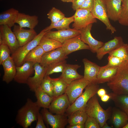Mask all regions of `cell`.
<instances>
[{
    "instance_id": "6da1fadb",
    "label": "cell",
    "mask_w": 128,
    "mask_h": 128,
    "mask_svg": "<svg viewBox=\"0 0 128 128\" xmlns=\"http://www.w3.org/2000/svg\"><path fill=\"white\" fill-rule=\"evenodd\" d=\"M41 108L36 102L28 98L25 104L18 110L15 119L17 123L23 128H27L37 120Z\"/></svg>"
},
{
    "instance_id": "7a4b0ae2",
    "label": "cell",
    "mask_w": 128,
    "mask_h": 128,
    "mask_svg": "<svg viewBox=\"0 0 128 128\" xmlns=\"http://www.w3.org/2000/svg\"><path fill=\"white\" fill-rule=\"evenodd\" d=\"M107 85L115 94H128V60L118 67L116 75L107 82Z\"/></svg>"
},
{
    "instance_id": "3957f363",
    "label": "cell",
    "mask_w": 128,
    "mask_h": 128,
    "mask_svg": "<svg viewBox=\"0 0 128 128\" xmlns=\"http://www.w3.org/2000/svg\"><path fill=\"white\" fill-rule=\"evenodd\" d=\"M86 109L87 115L95 118L98 122L101 128H102L106 123L112 113V108L110 107L106 110L101 107L96 94L89 100Z\"/></svg>"
},
{
    "instance_id": "277c9868",
    "label": "cell",
    "mask_w": 128,
    "mask_h": 128,
    "mask_svg": "<svg viewBox=\"0 0 128 128\" xmlns=\"http://www.w3.org/2000/svg\"><path fill=\"white\" fill-rule=\"evenodd\" d=\"M98 83H90L85 88L84 92L70 105L66 113L67 115L86 106L89 100L97 93L99 89Z\"/></svg>"
},
{
    "instance_id": "5b68a950",
    "label": "cell",
    "mask_w": 128,
    "mask_h": 128,
    "mask_svg": "<svg viewBox=\"0 0 128 128\" xmlns=\"http://www.w3.org/2000/svg\"><path fill=\"white\" fill-rule=\"evenodd\" d=\"M47 32L43 30L33 39L24 45L19 47L12 54L11 56L16 67L20 66L23 64L25 57L27 54L39 45L41 39Z\"/></svg>"
},
{
    "instance_id": "8992f818",
    "label": "cell",
    "mask_w": 128,
    "mask_h": 128,
    "mask_svg": "<svg viewBox=\"0 0 128 128\" xmlns=\"http://www.w3.org/2000/svg\"><path fill=\"white\" fill-rule=\"evenodd\" d=\"M93 8L91 11L93 16L105 24L106 29L110 31L112 34L116 31L115 28L111 24L109 20L105 0H94Z\"/></svg>"
},
{
    "instance_id": "52a82bcc",
    "label": "cell",
    "mask_w": 128,
    "mask_h": 128,
    "mask_svg": "<svg viewBox=\"0 0 128 128\" xmlns=\"http://www.w3.org/2000/svg\"><path fill=\"white\" fill-rule=\"evenodd\" d=\"M44 120L52 128H64L68 123L66 113L53 114L47 109L43 108L40 112Z\"/></svg>"
},
{
    "instance_id": "ba28073f",
    "label": "cell",
    "mask_w": 128,
    "mask_h": 128,
    "mask_svg": "<svg viewBox=\"0 0 128 128\" xmlns=\"http://www.w3.org/2000/svg\"><path fill=\"white\" fill-rule=\"evenodd\" d=\"M75 11L73 15L74 21L72 25L73 28L80 30L90 24L97 22L96 18L93 16L91 11L80 8Z\"/></svg>"
},
{
    "instance_id": "9c48e42d",
    "label": "cell",
    "mask_w": 128,
    "mask_h": 128,
    "mask_svg": "<svg viewBox=\"0 0 128 128\" xmlns=\"http://www.w3.org/2000/svg\"><path fill=\"white\" fill-rule=\"evenodd\" d=\"M90 83L83 77L75 80L68 85L65 93L69 98L70 105L82 94L83 89Z\"/></svg>"
},
{
    "instance_id": "30bf717a",
    "label": "cell",
    "mask_w": 128,
    "mask_h": 128,
    "mask_svg": "<svg viewBox=\"0 0 128 128\" xmlns=\"http://www.w3.org/2000/svg\"><path fill=\"white\" fill-rule=\"evenodd\" d=\"M4 43L9 48L11 54L20 47L18 41L11 29V27L6 25L0 26V44Z\"/></svg>"
},
{
    "instance_id": "8fae6325",
    "label": "cell",
    "mask_w": 128,
    "mask_h": 128,
    "mask_svg": "<svg viewBox=\"0 0 128 128\" xmlns=\"http://www.w3.org/2000/svg\"><path fill=\"white\" fill-rule=\"evenodd\" d=\"M34 74L29 78L27 83L30 90L34 92L39 87L46 76L47 66H44L36 63L34 65Z\"/></svg>"
},
{
    "instance_id": "7c38bea8",
    "label": "cell",
    "mask_w": 128,
    "mask_h": 128,
    "mask_svg": "<svg viewBox=\"0 0 128 128\" xmlns=\"http://www.w3.org/2000/svg\"><path fill=\"white\" fill-rule=\"evenodd\" d=\"M92 25V24H90L80 30V37L82 41L89 46L91 51L95 53L104 43L96 40L92 36L91 32Z\"/></svg>"
},
{
    "instance_id": "4fadbf2b",
    "label": "cell",
    "mask_w": 128,
    "mask_h": 128,
    "mask_svg": "<svg viewBox=\"0 0 128 128\" xmlns=\"http://www.w3.org/2000/svg\"><path fill=\"white\" fill-rule=\"evenodd\" d=\"M80 30L73 28L58 30L56 31H50L44 36L53 39L62 44L66 41L80 35Z\"/></svg>"
},
{
    "instance_id": "5bb4252c",
    "label": "cell",
    "mask_w": 128,
    "mask_h": 128,
    "mask_svg": "<svg viewBox=\"0 0 128 128\" xmlns=\"http://www.w3.org/2000/svg\"><path fill=\"white\" fill-rule=\"evenodd\" d=\"M34 64L32 62L26 61L21 66L16 67L14 81L19 84H27L28 79L34 71Z\"/></svg>"
},
{
    "instance_id": "9a60e30c",
    "label": "cell",
    "mask_w": 128,
    "mask_h": 128,
    "mask_svg": "<svg viewBox=\"0 0 128 128\" xmlns=\"http://www.w3.org/2000/svg\"><path fill=\"white\" fill-rule=\"evenodd\" d=\"M70 105L69 98L65 93L54 97L48 108L52 113L61 114L65 113Z\"/></svg>"
},
{
    "instance_id": "2e32d148",
    "label": "cell",
    "mask_w": 128,
    "mask_h": 128,
    "mask_svg": "<svg viewBox=\"0 0 128 128\" xmlns=\"http://www.w3.org/2000/svg\"><path fill=\"white\" fill-rule=\"evenodd\" d=\"M61 47L65 54L82 50H90L89 46L81 40L80 35L66 41L62 44Z\"/></svg>"
},
{
    "instance_id": "e0dca14e",
    "label": "cell",
    "mask_w": 128,
    "mask_h": 128,
    "mask_svg": "<svg viewBox=\"0 0 128 128\" xmlns=\"http://www.w3.org/2000/svg\"><path fill=\"white\" fill-rule=\"evenodd\" d=\"M13 31L18 41L20 47L33 39L37 35L34 29H26L15 25Z\"/></svg>"
},
{
    "instance_id": "ac0fdd59",
    "label": "cell",
    "mask_w": 128,
    "mask_h": 128,
    "mask_svg": "<svg viewBox=\"0 0 128 128\" xmlns=\"http://www.w3.org/2000/svg\"><path fill=\"white\" fill-rule=\"evenodd\" d=\"M68 58L61 47L53 50L45 52L43 55L40 65L47 66L53 63L66 59Z\"/></svg>"
},
{
    "instance_id": "d6986e66",
    "label": "cell",
    "mask_w": 128,
    "mask_h": 128,
    "mask_svg": "<svg viewBox=\"0 0 128 128\" xmlns=\"http://www.w3.org/2000/svg\"><path fill=\"white\" fill-rule=\"evenodd\" d=\"M84 65V78L90 83H98L97 76L101 67L86 58L82 60Z\"/></svg>"
},
{
    "instance_id": "ffe728a7",
    "label": "cell",
    "mask_w": 128,
    "mask_h": 128,
    "mask_svg": "<svg viewBox=\"0 0 128 128\" xmlns=\"http://www.w3.org/2000/svg\"><path fill=\"white\" fill-rule=\"evenodd\" d=\"M124 43L121 37H115L112 39L104 43L96 52V57L99 60H101L103 56L120 47Z\"/></svg>"
},
{
    "instance_id": "44dd1931",
    "label": "cell",
    "mask_w": 128,
    "mask_h": 128,
    "mask_svg": "<svg viewBox=\"0 0 128 128\" xmlns=\"http://www.w3.org/2000/svg\"><path fill=\"white\" fill-rule=\"evenodd\" d=\"M81 67L78 64H66L65 69L59 77L68 84L73 81L82 78L83 76L77 72V69Z\"/></svg>"
},
{
    "instance_id": "7402d4cb",
    "label": "cell",
    "mask_w": 128,
    "mask_h": 128,
    "mask_svg": "<svg viewBox=\"0 0 128 128\" xmlns=\"http://www.w3.org/2000/svg\"><path fill=\"white\" fill-rule=\"evenodd\" d=\"M122 0H105L109 19L118 21L120 14Z\"/></svg>"
},
{
    "instance_id": "603a6c76",
    "label": "cell",
    "mask_w": 128,
    "mask_h": 128,
    "mask_svg": "<svg viewBox=\"0 0 128 128\" xmlns=\"http://www.w3.org/2000/svg\"><path fill=\"white\" fill-rule=\"evenodd\" d=\"M1 65L4 70L2 80L8 84L14 80L16 72V66L11 56L3 62Z\"/></svg>"
},
{
    "instance_id": "cb8c5ba5",
    "label": "cell",
    "mask_w": 128,
    "mask_h": 128,
    "mask_svg": "<svg viewBox=\"0 0 128 128\" xmlns=\"http://www.w3.org/2000/svg\"><path fill=\"white\" fill-rule=\"evenodd\" d=\"M39 22L38 17L36 15H30L19 12L16 23L22 28L27 27L34 29Z\"/></svg>"
},
{
    "instance_id": "d4e9b609",
    "label": "cell",
    "mask_w": 128,
    "mask_h": 128,
    "mask_svg": "<svg viewBox=\"0 0 128 128\" xmlns=\"http://www.w3.org/2000/svg\"><path fill=\"white\" fill-rule=\"evenodd\" d=\"M19 12L18 10L12 8L1 13L0 14V25H6L11 27L14 26Z\"/></svg>"
},
{
    "instance_id": "484cf974",
    "label": "cell",
    "mask_w": 128,
    "mask_h": 128,
    "mask_svg": "<svg viewBox=\"0 0 128 128\" xmlns=\"http://www.w3.org/2000/svg\"><path fill=\"white\" fill-rule=\"evenodd\" d=\"M118 67L107 65L101 67L97 76L98 84L108 82L110 80L116 75Z\"/></svg>"
},
{
    "instance_id": "4316f807",
    "label": "cell",
    "mask_w": 128,
    "mask_h": 128,
    "mask_svg": "<svg viewBox=\"0 0 128 128\" xmlns=\"http://www.w3.org/2000/svg\"><path fill=\"white\" fill-rule=\"evenodd\" d=\"M111 113V121L115 128H123L128 123L127 115L119 109L114 108Z\"/></svg>"
},
{
    "instance_id": "83f0119b",
    "label": "cell",
    "mask_w": 128,
    "mask_h": 128,
    "mask_svg": "<svg viewBox=\"0 0 128 128\" xmlns=\"http://www.w3.org/2000/svg\"><path fill=\"white\" fill-rule=\"evenodd\" d=\"M34 92L37 100L36 102L37 105L41 108L48 109L54 97L45 92L40 86Z\"/></svg>"
},
{
    "instance_id": "f1b7e54d",
    "label": "cell",
    "mask_w": 128,
    "mask_h": 128,
    "mask_svg": "<svg viewBox=\"0 0 128 128\" xmlns=\"http://www.w3.org/2000/svg\"><path fill=\"white\" fill-rule=\"evenodd\" d=\"M86 107L77 110L68 116L69 125L85 124L88 116L86 111Z\"/></svg>"
},
{
    "instance_id": "f546056e",
    "label": "cell",
    "mask_w": 128,
    "mask_h": 128,
    "mask_svg": "<svg viewBox=\"0 0 128 128\" xmlns=\"http://www.w3.org/2000/svg\"><path fill=\"white\" fill-rule=\"evenodd\" d=\"M109 95L115 106L124 112L128 118V94L118 95L112 92Z\"/></svg>"
},
{
    "instance_id": "4dcf8cb0",
    "label": "cell",
    "mask_w": 128,
    "mask_h": 128,
    "mask_svg": "<svg viewBox=\"0 0 128 128\" xmlns=\"http://www.w3.org/2000/svg\"><path fill=\"white\" fill-rule=\"evenodd\" d=\"M45 52L41 47L39 45L27 54L25 57L24 62L28 61L34 64H40L42 56Z\"/></svg>"
},
{
    "instance_id": "1f68e13d",
    "label": "cell",
    "mask_w": 128,
    "mask_h": 128,
    "mask_svg": "<svg viewBox=\"0 0 128 128\" xmlns=\"http://www.w3.org/2000/svg\"><path fill=\"white\" fill-rule=\"evenodd\" d=\"M39 45L46 52L61 47L62 44L53 39L44 35L41 39Z\"/></svg>"
},
{
    "instance_id": "d6a6232c",
    "label": "cell",
    "mask_w": 128,
    "mask_h": 128,
    "mask_svg": "<svg viewBox=\"0 0 128 128\" xmlns=\"http://www.w3.org/2000/svg\"><path fill=\"white\" fill-rule=\"evenodd\" d=\"M74 21L73 15L69 17H65L57 22L51 23L49 26L43 29L46 32H48L53 28L58 30L69 29L70 24Z\"/></svg>"
},
{
    "instance_id": "836d02e7",
    "label": "cell",
    "mask_w": 128,
    "mask_h": 128,
    "mask_svg": "<svg viewBox=\"0 0 128 128\" xmlns=\"http://www.w3.org/2000/svg\"><path fill=\"white\" fill-rule=\"evenodd\" d=\"M51 82L53 88V97H55L65 93L68 84L59 78H52Z\"/></svg>"
},
{
    "instance_id": "e575fe53",
    "label": "cell",
    "mask_w": 128,
    "mask_h": 128,
    "mask_svg": "<svg viewBox=\"0 0 128 128\" xmlns=\"http://www.w3.org/2000/svg\"><path fill=\"white\" fill-rule=\"evenodd\" d=\"M67 64L66 59L57 61L47 66L46 76L54 73H62Z\"/></svg>"
},
{
    "instance_id": "d590c367",
    "label": "cell",
    "mask_w": 128,
    "mask_h": 128,
    "mask_svg": "<svg viewBox=\"0 0 128 128\" xmlns=\"http://www.w3.org/2000/svg\"><path fill=\"white\" fill-rule=\"evenodd\" d=\"M118 21L121 25L128 26V0H122L121 9Z\"/></svg>"
},
{
    "instance_id": "8d00e7d4",
    "label": "cell",
    "mask_w": 128,
    "mask_h": 128,
    "mask_svg": "<svg viewBox=\"0 0 128 128\" xmlns=\"http://www.w3.org/2000/svg\"><path fill=\"white\" fill-rule=\"evenodd\" d=\"M128 44L124 43L120 47L109 53V55H112L119 58L124 61L128 60V55L127 49Z\"/></svg>"
},
{
    "instance_id": "74e56055",
    "label": "cell",
    "mask_w": 128,
    "mask_h": 128,
    "mask_svg": "<svg viewBox=\"0 0 128 128\" xmlns=\"http://www.w3.org/2000/svg\"><path fill=\"white\" fill-rule=\"evenodd\" d=\"M48 18L51 21V23L57 22L65 17L64 14L60 10L53 7L47 14Z\"/></svg>"
},
{
    "instance_id": "f35d334b",
    "label": "cell",
    "mask_w": 128,
    "mask_h": 128,
    "mask_svg": "<svg viewBox=\"0 0 128 128\" xmlns=\"http://www.w3.org/2000/svg\"><path fill=\"white\" fill-rule=\"evenodd\" d=\"M40 86L45 92L50 96L53 97V88L51 78L49 75L45 76Z\"/></svg>"
},
{
    "instance_id": "ab89813d",
    "label": "cell",
    "mask_w": 128,
    "mask_h": 128,
    "mask_svg": "<svg viewBox=\"0 0 128 128\" xmlns=\"http://www.w3.org/2000/svg\"><path fill=\"white\" fill-rule=\"evenodd\" d=\"M11 50L9 47L5 44H0V64L10 57Z\"/></svg>"
},
{
    "instance_id": "60d3db41",
    "label": "cell",
    "mask_w": 128,
    "mask_h": 128,
    "mask_svg": "<svg viewBox=\"0 0 128 128\" xmlns=\"http://www.w3.org/2000/svg\"><path fill=\"white\" fill-rule=\"evenodd\" d=\"M84 125L85 128H101L97 120L94 118L88 115Z\"/></svg>"
},
{
    "instance_id": "b9f144b4",
    "label": "cell",
    "mask_w": 128,
    "mask_h": 128,
    "mask_svg": "<svg viewBox=\"0 0 128 128\" xmlns=\"http://www.w3.org/2000/svg\"><path fill=\"white\" fill-rule=\"evenodd\" d=\"M108 63L106 65L109 66L118 67L124 61L122 59L112 55H109Z\"/></svg>"
},
{
    "instance_id": "7bdbcfd3",
    "label": "cell",
    "mask_w": 128,
    "mask_h": 128,
    "mask_svg": "<svg viewBox=\"0 0 128 128\" xmlns=\"http://www.w3.org/2000/svg\"><path fill=\"white\" fill-rule=\"evenodd\" d=\"M94 4V0H85L80 8L89 10L91 12Z\"/></svg>"
},
{
    "instance_id": "ee69618b",
    "label": "cell",
    "mask_w": 128,
    "mask_h": 128,
    "mask_svg": "<svg viewBox=\"0 0 128 128\" xmlns=\"http://www.w3.org/2000/svg\"><path fill=\"white\" fill-rule=\"evenodd\" d=\"M35 128H46V127L45 125L44 120L42 115L40 113L39 114L37 119Z\"/></svg>"
},
{
    "instance_id": "f6af8a7d",
    "label": "cell",
    "mask_w": 128,
    "mask_h": 128,
    "mask_svg": "<svg viewBox=\"0 0 128 128\" xmlns=\"http://www.w3.org/2000/svg\"><path fill=\"white\" fill-rule=\"evenodd\" d=\"M85 0H73L72 7L73 10L76 11L79 9Z\"/></svg>"
},
{
    "instance_id": "bcb514c9",
    "label": "cell",
    "mask_w": 128,
    "mask_h": 128,
    "mask_svg": "<svg viewBox=\"0 0 128 128\" xmlns=\"http://www.w3.org/2000/svg\"><path fill=\"white\" fill-rule=\"evenodd\" d=\"M97 93L100 97L106 94V91L103 88L99 89L97 91Z\"/></svg>"
},
{
    "instance_id": "7dc6e473",
    "label": "cell",
    "mask_w": 128,
    "mask_h": 128,
    "mask_svg": "<svg viewBox=\"0 0 128 128\" xmlns=\"http://www.w3.org/2000/svg\"><path fill=\"white\" fill-rule=\"evenodd\" d=\"M68 128H84L85 125L82 124H76L68 126L67 127Z\"/></svg>"
},
{
    "instance_id": "c3c4849f",
    "label": "cell",
    "mask_w": 128,
    "mask_h": 128,
    "mask_svg": "<svg viewBox=\"0 0 128 128\" xmlns=\"http://www.w3.org/2000/svg\"><path fill=\"white\" fill-rule=\"evenodd\" d=\"M101 98L102 101L103 102H106L110 98V97L109 94H106L101 97Z\"/></svg>"
},
{
    "instance_id": "681fc988",
    "label": "cell",
    "mask_w": 128,
    "mask_h": 128,
    "mask_svg": "<svg viewBox=\"0 0 128 128\" xmlns=\"http://www.w3.org/2000/svg\"><path fill=\"white\" fill-rule=\"evenodd\" d=\"M113 128L112 126H109L106 123L103 125L102 128Z\"/></svg>"
},
{
    "instance_id": "f907efd6",
    "label": "cell",
    "mask_w": 128,
    "mask_h": 128,
    "mask_svg": "<svg viewBox=\"0 0 128 128\" xmlns=\"http://www.w3.org/2000/svg\"><path fill=\"white\" fill-rule=\"evenodd\" d=\"M64 2H73V0H60Z\"/></svg>"
},
{
    "instance_id": "816d5d0a",
    "label": "cell",
    "mask_w": 128,
    "mask_h": 128,
    "mask_svg": "<svg viewBox=\"0 0 128 128\" xmlns=\"http://www.w3.org/2000/svg\"><path fill=\"white\" fill-rule=\"evenodd\" d=\"M123 128H128V123L125 126L123 127Z\"/></svg>"
},
{
    "instance_id": "f5cc1de1",
    "label": "cell",
    "mask_w": 128,
    "mask_h": 128,
    "mask_svg": "<svg viewBox=\"0 0 128 128\" xmlns=\"http://www.w3.org/2000/svg\"><path fill=\"white\" fill-rule=\"evenodd\" d=\"M127 53H128V45L127 47Z\"/></svg>"
}]
</instances>
